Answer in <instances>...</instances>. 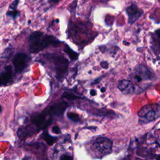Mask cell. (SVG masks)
<instances>
[{
	"instance_id": "obj_22",
	"label": "cell",
	"mask_w": 160,
	"mask_h": 160,
	"mask_svg": "<svg viewBox=\"0 0 160 160\" xmlns=\"http://www.w3.org/2000/svg\"><path fill=\"white\" fill-rule=\"evenodd\" d=\"M100 65L101 66L102 68L103 69H108V67H109V65H108V63L106 62V61H102L100 63Z\"/></svg>"
},
{
	"instance_id": "obj_23",
	"label": "cell",
	"mask_w": 160,
	"mask_h": 160,
	"mask_svg": "<svg viewBox=\"0 0 160 160\" xmlns=\"http://www.w3.org/2000/svg\"><path fill=\"white\" fill-rule=\"evenodd\" d=\"M90 94L91 95V96H95L96 94V91L94 90V89H92V90H91L90 91Z\"/></svg>"
},
{
	"instance_id": "obj_2",
	"label": "cell",
	"mask_w": 160,
	"mask_h": 160,
	"mask_svg": "<svg viewBox=\"0 0 160 160\" xmlns=\"http://www.w3.org/2000/svg\"><path fill=\"white\" fill-rule=\"evenodd\" d=\"M43 57L49 64V68L53 69L56 79L62 81L68 71L69 61L63 56L54 53H46L43 54Z\"/></svg>"
},
{
	"instance_id": "obj_7",
	"label": "cell",
	"mask_w": 160,
	"mask_h": 160,
	"mask_svg": "<svg viewBox=\"0 0 160 160\" xmlns=\"http://www.w3.org/2000/svg\"><path fill=\"white\" fill-rule=\"evenodd\" d=\"M31 58L25 53H18L16 54L12 60V64L15 72L20 73L28 66Z\"/></svg>"
},
{
	"instance_id": "obj_17",
	"label": "cell",
	"mask_w": 160,
	"mask_h": 160,
	"mask_svg": "<svg viewBox=\"0 0 160 160\" xmlns=\"http://www.w3.org/2000/svg\"><path fill=\"white\" fill-rule=\"evenodd\" d=\"M62 98L67 99H78H78L82 98L80 96H78L73 93L68 92H64L62 95Z\"/></svg>"
},
{
	"instance_id": "obj_16",
	"label": "cell",
	"mask_w": 160,
	"mask_h": 160,
	"mask_svg": "<svg viewBox=\"0 0 160 160\" xmlns=\"http://www.w3.org/2000/svg\"><path fill=\"white\" fill-rule=\"evenodd\" d=\"M42 138L43 139L46 141V142L49 144V145H52L54 144V142L56 141L57 138L56 137H52L50 135H49L47 132H44L42 134Z\"/></svg>"
},
{
	"instance_id": "obj_21",
	"label": "cell",
	"mask_w": 160,
	"mask_h": 160,
	"mask_svg": "<svg viewBox=\"0 0 160 160\" xmlns=\"http://www.w3.org/2000/svg\"><path fill=\"white\" fill-rule=\"evenodd\" d=\"M52 131L53 132L56 133V134H59L61 132V129L58 126H55L52 128Z\"/></svg>"
},
{
	"instance_id": "obj_9",
	"label": "cell",
	"mask_w": 160,
	"mask_h": 160,
	"mask_svg": "<svg viewBox=\"0 0 160 160\" xmlns=\"http://www.w3.org/2000/svg\"><path fill=\"white\" fill-rule=\"evenodd\" d=\"M125 11L128 16V23L129 24H134L143 14V11L134 3H132L127 7Z\"/></svg>"
},
{
	"instance_id": "obj_5",
	"label": "cell",
	"mask_w": 160,
	"mask_h": 160,
	"mask_svg": "<svg viewBox=\"0 0 160 160\" xmlns=\"http://www.w3.org/2000/svg\"><path fill=\"white\" fill-rule=\"evenodd\" d=\"M112 142L106 137H99L95 139L92 143V148L98 156L102 157L111 153Z\"/></svg>"
},
{
	"instance_id": "obj_10",
	"label": "cell",
	"mask_w": 160,
	"mask_h": 160,
	"mask_svg": "<svg viewBox=\"0 0 160 160\" xmlns=\"http://www.w3.org/2000/svg\"><path fill=\"white\" fill-rule=\"evenodd\" d=\"M118 88L120 91L124 94H138L142 92L140 91V89L138 88L137 86L132 84L131 81L126 79L121 80L118 83Z\"/></svg>"
},
{
	"instance_id": "obj_24",
	"label": "cell",
	"mask_w": 160,
	"mask_h": 160,
	"mask_svg": "<svg viewBox=\"0 0 160 160\" xmlns=\"http://www.w3.org/2000/svg\"><path fill=\"white\" fill-rule=\"evenodd\" d=\"M105 91H106V88H101V91L102 92H105Z\"/></svg>"
},
{
	"instance_id": "obj_6",
	"label": "cell",
	"mask_w": 160,
	"mask_h": 160,
	"mask_svg": "<svg viewBox=\"0 0 160 160\" xmlns=\"http://www.w3.org/2000/svg\"><path fill=\"white\" fill-rule=\"evenodd\" d=\"M52 121V118L50 117L44 110L40 113L35 114L31 117V124L38 131L46 128L51 124Z\"/></svg>"
},
{
	"instance_id": "obj_25",
	"label": "cell",
	"mask_w": 160,
	"mask_h": 160,
	"mask_svg": "<svg viewBox=\"0 0 160 160\" xmlns=\"http://www.w3.org/2000/svg\"><path fill=\"white\" fill-rule=\"evenodd\" d=\"M1 112H2V107L0 106V114H1Z\"/></svg>"
},
{
	"instance_id": "obj_8",
	"label": "cell",
	"mask_w": 160,
	"mask_h": 160,
	"mask_svg": "<svg viewBox=\"0 0 160 160\" xmlns=\"http://www.w3.org/2000/svg\"><path fill=\"white\" fill-rule=\"evenodd\" d=\"M68 106V105L66 102L61 101L49 105L46 109H44V111L52 118L53 117H60L63 114Z\"/></svg>"
},
{
	"instance_id": "obj_19",
	"label": "cell",
	"mask_w": 160,
	"mask_h": 160,
	"mask_svg": "<svg viewBox=\"0 0 160 160\" xmlns=\"http://www.w3.org/2000/svg\"><path fill=\"white\" fill-rule=\"evenodd\" d=\"M19 14V11H17V9H10L7 12V16L11 17L12 19H15Z\"/></svg>"
},
{
	"instance_id": "obj_20",
	"label": "cell",
	"mask_w": 160,
	"mask_h": 160,
	"mask_svg": "<svg viewBox=\"0 0 160 160\" xmlns=\"http://www.w3.org/2000/svg\"><path fill=\"white\" fill-rule=\"evenodd\" d=\"M60 160H72V158L69 155L64 154L61 157Z\"/></svg>"
},
{
	"instance_id": "obj_14",
	"label": "cell",
	"mask_w": 160,
	"mask_h": 160,
	"mask_svg": "<svg viewBox=\"0 0 160 160\" xmlns=\"http://www.w3.org/2000/svg\"><path fill=\"white\" fill-rule=\"evenodd\" d=\"M64 51L68 55V56L69 57L71 61H76L78 58V56H79L78 53L72 50L67 44H66L65 46Z\"/></svg>"
},
{
	"instance_id": "obj_11",
	"label": "cell",
	"mask_w": 160,
	"mask_h": 160,
	"mask_svg": "<svg viewBox=\"0 0 160 160\" xmlns=\"http://www.w3.org/2000/svg\"><path fill=\"white\" fill-rule=\"evenodd\" d=\"M12 79V66L8 65L5 66L0 74V86H6Z\"/></svg>"
},
{
	"instance_id": "obj_4",
	"label": "cell",
	"mask_w": 160,
	"mask_h": 160,
	"mask_svg": "<svg viewBox=\"0 0 160 160\" xmlns=\"http://www.w3.org/2000/svg\"><path fill=\"white\" fill-rule=\"evenodd\" d=\"M156 79V74L147 66L139 64L135 67L132 76V83L139 84L145 81H153Z\"/></svg>"
},
{
	"instance_id": "obj_15",
	"label": "cell",
	"mask_w": 160,
	"mask_h": 160,
	"mask_svg": "<svg viewBox=\"0 0 160 160\" xmlns=\"http://www.w3.org/2000/svg\"><path fill=\"white\" fill-rule=\"evenodd\" d=\"M67 117L69 120H71V121H72V122H79L81 121L80 116L75 112H68L67 113Z\"/></svg>"
},
{
	"instance_id": "obj_13",
	"label": "cell",
	"mask_w": 160,
	"mask_h": 160,
	"mask_svg": "<svg viewBox=\"0 0 160 160\" xmlns=\"http://www.w3.org/2000/svg\"><path fill=\"white\" fill-rule=\"evenodd\" d=\"M92 114L96 116H106V117H109V118L115 117V115H116V113L114 111H112L110 109H105V108L97 109L96 111H94V112H92Z\"/></svg>"
},
{
	"instance_id": "obj_3",
	"label": "cell",
	"mask_w": 160,
	"mask_h": 160,
	"mask_svg": "<svg viewBox=\"0 0 160 160\" xmlns=\"http://www.w3.org/2000/svg\"><path fill=\"white\" fill-rule=\"evenodd\" d=\"M138 115L139 124L151 122L159 118L160 106L158 103L145 105L139 111Z\"/></svg>"
},
{
	"instance_id": "obj_12",
	"label": "cell",
	"mask_w": 160,
	"mask_h": 160,
	"mask_svg": "<svg viewBox=\"0 0 160 160\" xmlns=\"http://www.w3.org/2000/svg\"><path fill=\"white\" fill-rule=\"evenodd\" d=\"M38 130L31 124L22 126L18 130L17 134L19 138H26L38 132Z\"/></svg>"
},
{
	"instance_id": "obj_18",
	"label": "cell",
	"mask_w": 160,
	"mask_h": 160,
	"mask_svg": "<svg viewBox=\"0 0 160 160\" xmlns=\"http://www.w3.org/2000/svg\"><path fill=\"white\" fill-rule=\"evenodd\" d=\"M12 52H13L12 49L10 48H8L3 51V52L1 54V56L0 57L4 59H9L12 56Z\"/></svg>"
},
{
	"instance_id": "obj_1",
	"label": "cell",
	"mask_w": 160,
	"mask_h": 160,
	"mask_svg": "<svg viewBox=\"0 0 160 160\" xmlns=\"http://www.w3.org/2000/svg\"><path fill=\"white\" fill-rule=\"evenodd\" d=\"M61 42L56 37L46 34L41 31H34L29 38V50L31 53H37L50 46H57Z\"/></svg>"
}]
</instances>
